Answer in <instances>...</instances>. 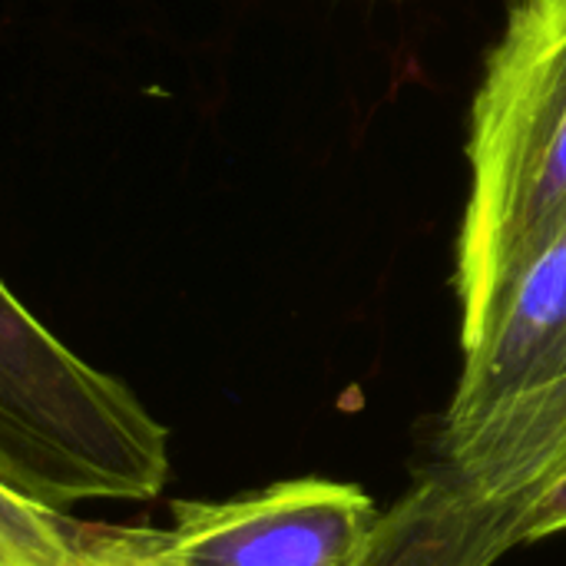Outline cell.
<instances>
[{
	"label": "cell",
	"mask_w": 566,
	"mask_h": 566,
	"mask_svg": "<svg viewBox=\"0 0 566 566\" xmlns=\"http://www.w3.org/2000/svg\"><path fill=\"white\" fill-rule=\"evenodd\" d=\"M458 302L471 322L566 222V0H521L471 109Z\"/></svg>",
	"instance_id": "1"
},
{
	"label": "cell",
	"mask_w": 566,
	"mask_h": 566,
	"mask_svg": "<svg viewBox=\"0 0 566 566\" xmlns=\"http://www.w3.org/2000/svg\"><path fill=\"white\" fill-rule=\"evenodd\" d=\"M0 481L40 507L166 491L169 431L129 385L63 345L0 279Z\"/></svg>",
	"instance_id": "2"
},
{
	"label": "cell",
	"mask_w": 566,
	"mask_h": 566,
	"mask_svg": "<svg viewBox=\"0 0 566 566\" xmlns=\"http://www.w3.org/2000/svg\"><path fill=\"white\" fill-rule=\"evenodd\" d=\"M385 511L355 484L302 478L226 501H182L159 531L186 566H368Z\"/></svg>",
	"instance_id": "3"
},
{
	"label": "cell",
	"mask_w": 566,
	"mask_h": 566,
	"mask_svg": "<svg viewBox=\"0 0 566 566\" xmlns=\"http://www.w3.org/2000/svg\"><path fill=\"white\" fill-rule=\"evenodd\" d=\"M461 375L438 424V441L458 438L514 401L566 378V222L524 269L461 322Z\"/></svg>",
	"instance_id": "4"
},
{
	"label": "cell",
	"mask_w": 566,
	"mask_h": 566,
	"mask_svg": "<svg viewBox=\"0 0 566 566\" xmlns=\"http://www.w3.org/2000/svg\"><path fill=\"white\" fill-rule=\"evenodd\" d=\"M517 501H481L434 464L395 507L368 566H494L517 547Z\"/></svg>",
	"instance_id": "5"
},
{
	"label": "cell",
	"mask_w": 566,
	"mask_h": 566,
	"mask_svg": "<svg viewBox=\"0 0 566 566\" xmlns=\"http://www.w3.org/2000/svg\"><path fill=\"white\" fill-rule=\"evenodd\" d=\"M566 464V378L438 441V468L481 501H517Z\"/></svg>",
	"instance_id": "6"
},
{
	"label": "cell",
	"mask_w": 566,
	"mask_h": 566,
	"mask_svg": "<svg viewBox=\"0 0 566 566\" xmlns=\"http://www.w3.org/2000/svg\"><path fill=\"white\" fill-rule=\"evenodd\" d=\"M80 524L0 481V566H66Z\"/></svg>",
	"instance_id": "7"
},
{
	"label": "cell",
	"mask_w": 566,
	"mask_h": 566,
	"mask_svg": "<svg viewBox=\"0 0 566 566\" xmlns=\"http://www.w3.org/2000/svg\"><path fill=\"white\" fill-rule=\"evenodd\" d=\"M66 566H186L176 560L163 541L159 531H139V527H90L80 524L76 544Z\"/></svg>",
	"instance_id": "8"
},
{
	"label": "cell",
	"mask_w": 566,
	"mask_h": 566,
	"mask_svg": "<svg viewBox=\"0 0 566 566\" xmlns=\"http://www.w3.org/2000/svg\"><path fill=\"white\" fill-rule=\"evenodd\" d=\"M517 547L541 544L566 531V464L547 474L537 488L517 497Z\"/></svg>",
	"instance_id": "9"
}]
</instances>
